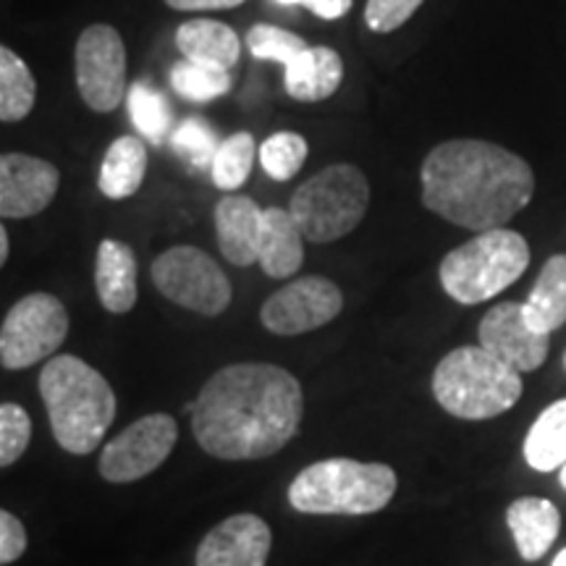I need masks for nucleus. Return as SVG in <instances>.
<instances>
[{
    "instance_id": "obj_38",
    "label": "nucleus",
    "mask_w": 566,
    "mask_h": 566,
    "mask_svg": "<svg viewBox=\"0 0 566 566\" xmlns=\"http://www.w3.org/2000/svg\"><path fill=\"white\" fill-rule=\"evenodd\" d=\"M551 566H566V548L554 558V564H551Z\"/></svg>"
},
{
    "instance_id": "obj_19",
    "label": "nucleus",
    "mask_w": 566,
    "mask_h": 566,
    "mask_svg": "<svg viewBox=\"0 0 566 566\" xmlns=\"http://www.w3.org/2000/svg\"><path fill=\"white\" fill-rule=\"evenodd\" d=\"M176 45L187 61L231 71L242 55V40L223 21L192 19L176 30Z\"/></svg>"
},
{
    "instance_id": "obj_11",
    "label": "nucleus",
    "mask_w": 566,
    "mask_h": 566,
    "mask_svg": "<svg viewBox=\"0 0 566 566\" xmlns=\"http://www.w3.org/2000/svg\"><path fill=\"white\" fill-rule=\"evenodd\" d=\"M179 441V424L171 415H147L132 422L101 454V475L108 483H137L171 457Z\"/></svg>"
},
{
    "instance_id": "obj_14",
    "label": "nucleus",
    "mask_w": 566,
    "mask_h": 566,
    "mask_svg": "<svg viewBox=\"0 0 566 566\" xmlns=\"http://www.w3.org/2000/svg\"><path fill=\"white\" fill-rule=\"evenodd\" d=\"M61 174L53 163L21 153L0 155V218L40 216L59 195Z\"/></svg>"
},
{
    "instance_id": "obj_5",
    "label": "nucleus",
    "mask_w": 566,
    "mask_h": 566,
    "mask_svg": "<svg viewBox=\"0 0 566 566\" xmlns=\"http://www.w3.org/2000/svg\"><path fill=\"white\" fill-rule=\"evenodd\" d=\"M522 373L483 346H459L438 363L433 396L459 420H491L522 399Z\"/></svg>"
},
{
    "instance_id": "obj_36",
    "label": "nucleus",
    "mask_w": 566,
    "mask_h": 566,
    "mask_svg": "<svg viewBox=\"0 0 566 566\" xmlns=\"http://www.w3.org/2000/svg\"><path fill=\"white\" fill-rule=\"evenodd\" d=\"M242 3L244 0H166L168 9L174 11H226Z\"/></svg>"
},
{
    "instance_id": "obj_4",
    "label": "nucleus",
    "mask_w": 566,
    "mask_h": 566,
    "mask_svg": "<svg viewBox=\"0 0 566 566\" xmlns=\"http://www.w3.org/2000/svg\"><path fill=\"white\" fill-rule=\"evenodd\" d=\"M396 472L388 464L323 459L304 467L289 485V504L302 514H375L391 504Z\"/></svg>"
},
{
    "instance_id": "obj_26",
    "label": "nucleus",
    "mask_w": 566,
    "mask_h": 566,
    "mask_svg": "<svg viewBox=\"0 0 566 566\" xmlns=\"http://www.w3.org/2000/svg\"><path fill=\"white\" fill-rule=\"evenodd\" d=\"M126 105H129V116L134 129L139 132L142 139L150 145H160L163 139L171 134L174 126V111L166 95L147 82H134L129 92H126Z\"/></svg>"
},
{
    "instance_id": "obj_9",
    "label": "nucleus",
    "mask_w": 566,
    "mask_h": 566,
    "mask_svg": "<svg viewBox=\"0 0 566 566\" xmlns=\"http://www.w3.org/2000/svg\"><path fill=\"white\" fill-rule=\"evenodd\" d=\"M69 313L59 296L34 292L19 300L0 325V365L6 370L27 367L53 357L66 342Z\"/></svg>"
},
{
    "instance_id": "obj_32",
    "label": "nucleus",
    "mask_w": 566,
    "mask_h": 566,
    "mask_svg": "<svg viewBox=\"0 0 566 566\" xmlns=\"http://www.w3.org/2000/svg\"><path fill=\"white\" fill-rule=\"evenodd\" d=\"M32 441V420L24 407L0 405V467L19 462Z\"/></svg>"
},
{
    "instance_id": "obj_17",
    "label": "nucleus",
    "mask_w": 566,
    "mask_h": 566,
    "mask_svg": "<svg viewBox=\"0 0 566 566\" xmlns=\"http://www.w3.org/2000/svg\"><path fill=\"white\" fill-rule=\"evenodd\" d=\"M95 289L101 304L111 315L132 313L137 304V258L129 244L103 239L95 258Z\"/></svg>"
},
{
    "instance_id": "obj_28",
    "label": "nucleus",
    "mask_w": 566,
    "mask_h": 566,
    "mask_svg": "<svg viewBox=\"0 0 566 566\" xmlns=\"http://www.w3.org/2000/svg\"><path fill=\"white\" fill-rule=\"evenodd\" d=\"M260 163L273 181H292L302 171L310 155V145L302 134L275 132L260 145Z\"/></svg>"
},
{
    "instance_id": "obj_10",
    "label": "nucleus",
    "mask_w": 566,
    "mask_h": 566,
    "mask_svg": "<svg viewBox=\"0 0 566 566\" xmlns=\"http://www.w3.org/2000/svg\"><path fill=\"white\" fill-rule=\"evenodd\" d=\"M74 74L90 111L111 113L126 101V48L111 24H92L74 48Z\"/></svg>"
},
{
    "instance_id": "obj_29",
    "label": "nucleus",
    "mask_w": 566,
    "mask_h": 566,
    "mask_svg": "<svg viewBox=\"0 0 566 566\" xmlns=\"http://www.w3.org/2000/svg\"><path fill=\"white\" fill-rule=\"evenodd\" d=\"M171 84L184 101L210 103L216 97H223L231 90V76L223 69L200 66V63L184 59L171 69Z\"/></svg>"
},
{
    "instance_id": "obj_39",
    "label": "nucleus",
    "mask_w": 566,
    "mask_h": 566,
    "mask_svg": "<svg viewBox=\"0 0 566 566\" xmlns=\"http://www.w3.org/2000/svg\"><path fill=\"white\" fill-rule=\"evenodd\" d=\"M275 3H281V6H302V0H275Z\"/></svg>"
},
{
    "instance_id": "obj_34",
    "label": "nucleus",
    "mask_w": 566,
    "mask_h": 566,
    "mask_svg": "<svg viewBox=\"0 0 566 566\" xmlns=\"http://www.w3.org/2000/svg\"><path fill=\"white\" fill-rule=\"evenodd\" d=\"M27 551V530L19 516L0 509V566L13 564Z\"/></svg>"
},
{
    "instance_id": "obj_21",
    "label": "nucleus",
    "mask_w": 566,
    "mask_h": 566,
    "mask_svg": "<svg viewBox=\"0 0 566 566\" xmlns=\"http://www.w3.org/2000/svg\"><path fill=\"white\" fill-rule=\"evenodd\" d=\"M258 263L271 279H289L302 268L304 237L289 210L265 208Z\"/></svg>"
},
{
    "instance_id": "obj_6",
    "label": "nucleus",
    "mask_w": 566,
    "mask_h": 566,
    "mask_svg": "<svg viewBox=\"0 0 566 566\" xmlns=\"http://www.w3.org/2000/svg\"><path fill=\"white\" fill-rule=\"evenodd\" d=\"M527 265L530 247L525 237L509 229H491L446 254L438 275L451 300L480 304L522 279Z\"/></svg>"
},
{
    "instance_id": "obj_37",
    "label": "nucleus",
    "mask_w": 566,
    "mask_h": 566,
    "mask_svg": "<svg viewBox=\"0 0 566 566\" xmlns=\"http://www.w3.org/2000/svg\"><path fill=\"white\" fill-rule=\"evenodd\" d=\"M9 260V233H6L3 226H0V268Z\"/></svg>"
},
{
    "instance_id": "obj_25",
    "label": "nucleus",
    "mask_w": 566,
    "mask_h": 566,
    "mask_svg": "<svg viewBox=\"0 0 566 566\" xmlns=\"http://www.w3.org/2000/svg\"><path fill=\"white\" fill-rule=\"evenodd\" d=\"M38 101V82L21 55L0 45V122L17 124L27 118Z\"/></svg>"
},
{
    "instance_id": "obj_16",
    "label": "nucleus",
    "mask_w": 566,
    "mask_h": 566,
    "mask_svg": "<svg viewBox=\"0 0 566 566\" xmlns=\"http://www.w3.org/2000/svg\"><path fill=\"white\" fill-rule=\"evenodd\" d=\"M263 208L244 195H229L216 205V233L223 258L237 268L258 263Z\"/></svg>"
},
{
    "instance_id": "obj_33",
    "label": "nucleus",
    "mask_w": 566,
    "mask_h": 566,
    "mask_svg": "<svg viewBox=\"0 0 566 566\" xmlns=\"http://www.w3.org/2000/svg\"><path fill=\"white\" fill-rule=\"evenodd\" d=\"M422 3L424 0H367L365 24L378 34L396 32L415 17Z\"/></svg>"
},
{
    "instance_id": "obj_3",
    "label": "nucleus",
    "mask_w": 566,
    "mask_h": 566,
    "mask_svg": "<svg viewBox=\"0 0 566 566\" xmlns=\"http://www.w3.org/2000/svg\"><path fill=\"white\" fill-rule=\"evenodd\" d=\"M40 396L55 441L69 454H92L116 420L118 405L111 384L74 354H59L42 367Z\"/></svg>"
},
{
    "instance_id": "obj_15",
    "label": "nucleus",
    "mask_w": 566,
    "mask_h": 566,
    "mask_svg": "<svg viewBox=\"0 0 566 566\" xmlns=\"http://www.w3.org/2000/svg\"><path fill=\"white\" fill-rule=\"evenodd\" d=\"M271 543V527L263 516L233 514L202 537L197 566H265Z\"/></svg>"
},
{
    "instance_id": "obj_12",
    "label": "nucleus",
    "mask_w": 566,
    "mask_h": 566,
    "mask_svg": "<svg viewBox=\"0 0 566 566\" xmlns=\"http://www.w3.org/2000/svg\"><path fill=\"white\" fill-rule=\"evenodd\" d=\"M344 294L323 275H304L279 289L260 310V323L275 336H302L336 321Z\"/></svg>"
},
{
    "instance_id": "obj_22",
    "label": "nucleus",
    "mask_w": 566,
    "mask_h": 566,
    "mask_svg": "<svg viewBox=\"0 0 566 566\" xmlns=\"http://www.w3.org/2000/svg\"><path fill=\"white\" fill-rule=\"evenodd\" d=\"M522 313L530 328L546 336L566 323V254H554L543 265Z\"/></svg>"
},
{
    "instance_id": "obj_13",
    "label": "nucleus",
    "mask_w": 566,
    "mask_h": 566,
    "mask_svg": "<svg viewBox=\"0 0 566 566\" xmlns=\"http://www.w3.org/2000/svg\"><path fill=\"white\" fill-rule=\"evenodd\" d=\"M480 346L514 367L516 373L537 370L548 357V336L537 334L525 321L522 304L501 302L488 310L478 328Z\"/></svg>"
},
{
    "instance_id": "obj_40",
    "label": "nucleus",
    "mask_w": 566,
    "mask_h": 566,
    "mask_svg": "<svg viewBox=\"0 0 566 566\" xmlns=\"http://www.w3.org/2000/svg\"><path fill=\"white\" fill-rule=\"evenodd\" d=\"M562 485H564V488H566V464H564V467H562Z\"/></svg>"
},
{
    "instance_id": "obj_18",
    "label": "nucleus",
    "mask_w": 566,
    "mask_h": 566,
    "mask_svg": "<svg viewBox=\"0 0 566 566\" xmlns=\"http://www.w3.org/2000/svg\"><path fill=\"white\" fill-rule=\"evenodd\" d=\"M344 82V61L334 48H307L294 59L283 74V90L292 101L321 103L328 101Z\"/></svg>"
},
{
    "instance_id": "obj_41",
    "label": "nucleus",
    "mask_w": 566,
    "mask_h": 566,
    "mask_svg": "<svg viewBox=\"0 0 566 566\" xmlns=\"http://www.w3.org/2000/svg\"><path fill=\"white\" fill-rule=\"evenodd\" d=\"M564 367H566V354H564Z\"/></svg>"
},
{
    "instance_id": "obj_35",
    "label": "nucleus",
    "mask_w": 566,
    "mask_h": 566,
    "mask_svg": "<svg viewBox=\"0 0 566 566\" xmlns=\"http://www.w3.org/2000/svg\"><path fill=\"white\" fill-rule=\"evenodd\" d=\"M354 0H302V6L307 11H313L315 17L321 19H328V21H336L349 13Z\"/></svg>"
},
{
    "instance_id": "obj_8",
    "label": "nucleus",
    "mask_w": 566,
    "mask_h": 566,
    "mask_svg": "<svg viewBox=\"0 0 566 566\" xmlns=\"http://www.w3.org/2000/svg\"><path fill=\"white\" fill-rule=\"evenodd\" d=\"M153 283L166 300L205 317L223 315L233 296L223 268L208 252L189 244L171 247L155 258Z\"/></svg>"
},
{
    "instance_id": "obj_2",
    "label": "nucleus",
    "mask_w": 566,
    "mask_h": 566,
    "mask_svg": "<svg viewBox=\"0 0 566 566\" xmlns=\"http://www.w3.org/2000/svg\"><path fill=\"white\" fill-rule=\"evenodd\" d=\"M422 205L472 231L504 229L535 195L527 160L483 139H449L422 160Z\"/></svg>"
},
{
    "instance_id": "obj_30",
    "label": "nucleus",
    "mask_w": 566,
    "mask_h": 566,
    "mask_svg": "<svg viewBox=\"0 0 566 566\" xmlns=\"http://www.w3.org/2000/svg\"><path fill=\"white\" fill-rule=\"evenodd\" d=\"M244 42L247 51L252 53V59L281 63L283 69H286L294 59H300V55L310 48L300 34L273 24H254L252 30L247 32Z\"/></svg>"
},
{
    "instance_id": "obj_23",
    "label": "nucleus",
    "mask_w": 566,
    "mask_h": 566,
    "mask_svg": "<svg viewBox=\"0 0 566 566\" xmlns=\"http://www.w3.org/2000/svg\"><path fill=\"white\" fill-rule=\"evenodd\" d=\"M147 174V147L139 137H118L105 153L97 187L108 200L137 195Z\"/></svg>"
},
{
    "instance_id": "obj_7",
    "label": "nucleus",
    "mask_w": 566,
    "mask_h": 566,
    "mask_svg": "<svg viewBox=\"0 0 566 566\" xmlns=\"http://www.w3.org/2000/svg\"><path fill=\"white\" fill-rule=\"evenodd\" d=\"M370 208V184L352 163H334L317 171L292 195L289 212L307 242L328 244L363 223Z\"/></svg>"
},
{
    "instance_id": "obj_27",
    "label": "nucleus",
    "mask_w": 566,
    "mask_h": 566,
    "mask_svg": "<svg viewBox=\"0 0 566 566\" xmlns=\"http://www.w3.org/2000/svg\"><path fill=\"white\" fill-rule=\"evenodd\" d=\"M258 150V142L250 132H237L229 139H223L210 166L212 184L223 192H237L239 187H244V181L252 174Z\"/></svg>"
},
{
    "instance_id": "obj_24",
    "label": "nucleus",
    "mask_w": 566,
    "mask_h": 566,
    "mask_svg": "<svg viewBox=\"0 0 566 566\" xmlns=\"http://www.w3.org/2000/svg\"><path fill=\"white\" fill-rule=\"evenodd\" d=\"M525 457L537 472H551L566 464V399L551 405L537 417L527 433Z\"/></svg>"
},
{
    "instance_id": "obj_20",
    "label": "nucleus",
    "mask_w": 566,
    "mask_h": 566,
    "mask_svg": "<svg viewBox=\"0 0 566 566\" xmlns=\"http://www.w3.org/2000/svg\"><path fill=\"white\" fill-rule=\"evenodd\" d=\"M506 525L512 530L516 551L525 562H537L554 546L558 527H562V514L546 499H516L506 512Z\"/></svg>"
},
{
    "instance_id": "obj_31",
    "label": "nucleus",
    "mask_w": 566,
    "mask_h": 566,
    "mask_svg": "<svg viewBox=\"0 0 566 566\" xmlns=\"http://www.w3.org/2000/svg\"><path fill=\"white\" fill-rule=\"evenodd\" d=\"M171 145L189 166L210 168L212 160H216L218 147H221V139H218V134L212 132V126H208V122L187 118V122H181L174 129Z\"/></svg>"
},
{
    "instance_id": "obj_1",
    "label": "nucleus",
    "mask_w": 566,
    "mask_h": 566,
    "mask_svg": "<svg viewBox=\"0 0 566 566\" xmlns=\"http://www.w3.org/2000/svg\"><path fill=\"white\" fill-rule=\"evenodd\" d=\"M304 394L279 365L237 363L202 386L192 409L195 441L210 457L252 462L279 454L300 430Z\"/></svg>"
}]
</instances>
